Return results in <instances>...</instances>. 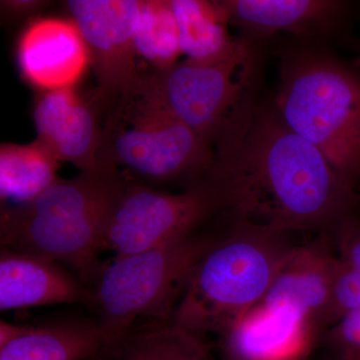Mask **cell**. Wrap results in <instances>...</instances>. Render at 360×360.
<instances>
[{"mask_svg":"<svg viewBox=\"0 0 360 360\" xmlns=\"http://www.w3.org/2000/svg\"><path fill=\"white\" fill-rule=\"evenodd\" d=\"M225 360H229V359H225Z\"/></svg>","mask_w":360,"mask_h":360,"instance_id":"cb8c5ba5","label":"cell"},{"mask_svg":"<svg viewBox=\"0 0 360 360\" xmlns=\"http://www.w3.org/2000/svg\"><path fill=\"white\" fill-rule=\"evenodd\" d=\"M137 58L162 71L179 63V26L170 0H142L141 18L134 37Z\"/></svg>","mask_w":360,"mask_h":360,"instance_id":"44dd1931","label":"cell"},{"mask_svg":"<svg viewBox=\"0 0 360 360\" xmlns=\"http://www.w3.org/2000/svg\"><path fill=\"white\" fill-rule=\"evenodd\" d=\"M329 231L335 245L336 269L324 333L360 305V219L347 215Z\"/></svg>","mask_w":360,"mask_h":360,"instance_id":"ffe728a7","label":"cell"},{"mask_svg":"<svg viewBox=\"0 0 360 360\" xmlns=\"http://www.w3.org/2000/svg\"><path fill=\"white\" fill-rule=\"evenodd\" d=\"M220 210L219 194L206 179L169 193L125 175L106 220L103 250L124 257L176 243Z\"/></svg>","mask_w":360,"mask_h":360,"instance_id":"ba28073f","label":"cell"},{"mask_svg":"<svg viewBox=\"0 0 360 360\" xmlns=\"http://www.w3.org/2000/svg\"><path fill=\"white\" fill-rule=\"evenodd\" d=\"M217 236L194 233L176 243L115 257L90 288L104 345L141 322L172 321L194 269Z\"/></svg>","mask_w":360,"mask_h":360,"instance_id":"8992f818","label":"cell"},{"mask_svg":"<svg viewBox=\"0 0 360 360\" xmlns=\"http://www.w3.org/2000/svg\"><path fill=\"white\" fill-rule=\"evenodd\" d=\"M335 360H360V305L324 333Z\"/></svg>","mask_w":360,"mask_h":360,"instance_id":"7402d4cb","label":"cell"},{"mask_svg":"<svg viewBox=\"0 0 360 360\" xmlns=\"http://www.w3.org/2000/svg\"><path fill=\"white\" fill-rule=\"evenodd\" d=\"M18 63L26 82L41 94L75 89L91 68L89 47L71 18L30 22L18 40Z\"/></svg>","mask_w":360,"mask_h":360,"instance_id":"8fae6325","label":"cell"},{"mask_svg":"<svg viewBox=\"0 0 360 360\" xmlns=\"http://www.w3.org/2000/svg\"><path fill=\"white\" fill-rule=\"evenodd\" d=\"M212 144L137 89L104 108L99 167L141 184L203 181L214 163Z\"/></svg>","mask_w":360,"mask_h":360,"instance_id":"277c9868","label":"cell"},{"mask_svg":"<svg viewBox=\"0 0 360 360\" xmlns=\"http://www.w3.org/2000/svg\"><path fill=\"white\" fill-rule=\"evenodd\" d=\"M124 179L101 167L59 179L26 205L2 207L1 248L58 262L91 288L103 265L106 220Z\"/></svg>","mask_w":360,"mask_h":360,"instance_id":"7a4b0ae2","label":"cell"},{"mask_svg":"<svg viewBox=\"0 0 360 360\" xmlns=\"http://www.w3.org/2000/svg\"><path fill=\"white\" fill-rule=\"evenodd\" d=\"M229 22L250 32L311 34L328 28L341 11L328 0H224L219 1Z\"/></svg>","mask_w":360,"mask_h":360,"instance_id":"2e32d148","label":"cell"},{"mask_svg":"<svg viewBox=\"0 0 360 360\" xmlns=\"http://www.w3.org/2000/svg\"><path fill=\"white\" fill-rule=\"evenodd\" d=\"M276 111L352 186L360 175V77L338 61L304 52L281 70Z\"/></svg>","mask_w":360,"mask_h":360,"instance_id":"5b68a950","label":"cell"},{"mask_svg":"<svg viewBox=\"0 0 360 360\" xmlns=\"http://www.w3.org/2000/svg\"><path fill=\"white\" fill-rule=\"evenodd\" d=\"M47 4L39 0H6L1 1V11L8 20H18L41 11Z\"/></svg>","mask_w":360,"mask_h":360,"instance_id":"603a6c76","label":"cell"},{"mask_svg":"<svg viewBox=\"0 0 360 360\" xmlns=\"http://www.w3.org/2000/svg\"><path fill=\"white\" fill-rule=\"evenodd\" d=\"M59 161L37 139L32 143L0 146L2 207L30 202L58 181Z\"/></svg>","mask_w":360,"mask_h":360,"instance_id":"d6986e66","label":"cell"},{"mask_svg":"<svg viewBox=\"0 0 360 360\" xmlns=\"http://www.w3.org/2000/svg\"><path fill=\"white\" fill-rule=\"evenodd\" d=\"M170 4L186 61L210 65L227 58L234 51L239 40L229 37V20L219 1L170 0Z\"/></svg>","mask_w":360,"mask_h":360,"instance_id":"ac0fdd59","label":"cell"},{"mask_svg":"<svg viewBox=\"0 0 360 360\" xmlns=\"http://www.w3.org/2000/svg\"><path fill=\"white\" fill-rule=\"evenodd\" d=\"M89 286L71 270L46 258L1 248L0 310L56 304L89 305Z\"/></svg>","mask_w":360,"mask_h":360,"instance_id":"5bb4252c","label":"cell"},{"mask_svg":"<svg viewBox=\"0 0 360 360\" xmlns=\"http://www.w3.org/2000/svg\"><path fill=\"white\" fill-rule=\"evenodd\" d=\"M319 331L288 307L258 303L220 335L225 359L304 360Z\"/></svg>","mask_w":360,"mask_h":360,"instance_id":"4fadbf2b","label":"cell"},{"mask_svg":"<svg viewBox=\"0 0 360 360\" xmlns=\"http://www.w3.org/2000/svg\"><path fill=\"white\" fill-rule=\"evenodd\" d=\"M286 234L233 224L194 269L172 321L221 335L262 302L293 245Z\"/></svg>","mask_w":360,"mask_h":360,"instance_id":"3957f363","label":"cell"},{"mask_svg":"<svg viewBox=\"0 0 360 360\" xmlns=\"http://www.w3.org/2000/svg\"><path fill=\"white\" fill-rule=\"evenodd\" d=\"M336 269L330 231L307 245L293 246L260 303L290 307L309 321L319 335L333 295Z\"/></svg>","mask_w":360,"mask_h":360,"instance_id":"7c38bea8","label":"cell"},{"mask_svg":"<svg viewBox=\"0 0 360 360\" xmlns=\"http://www.w3.org/2000/svg\"><path fill=\"white\" fill-rule=\"evenodd\" d=\"M94 360H213L202 333L172 321L136 324L104 345Z\"/></svg>","mask_w":360,"mask_h":360,"instance_id":"e0dca14e","label":"cell"},{"mask_svg":"<svg viewBox=\"0 0 360 360\" xmlns=\"http://www.w3.org/2000/svg\"><path fill=\"white\" fill-rule=\"evenodd\" d=\"M103 345L94 319L70 317L21 324L15 338L0 345V360H94Z\"/></svg>","mask_w":360,"mask_h":360,"instance_id":"9a60e30c","label":"cell"},{"mask_svg":"<svg viewBox=\"0 0 360 360\" xmlns=\"http://www.w3.org/2000/svg\"><path fill=\"white\" fill-rule=\"evenodd\" d=\"M255 70L252 51L238 41L219 63L184 60L168 70L142 72L139 89L213 146L252 108Z\"/></svg>","mask_w":360,"mask_h":360,"instance_id":"52a82bcc","label":"cell"},{"mask_svg":"<svg viewBox=\"0 0 360 360\" xmlns=\"http://www.w3.org/2000/svg\"><path fill=\"white\" fill-rule=\"evenodd\" d=\"M65 6L89 47L94 89L104 105L139 89L134 37L142 0H70Z\"/></svg>","mask_w":360,"mask_h":360,"instance_id":"9c48e42d","label":"cell"},{"mask_svg":"<svg viewBox=\"0 0 360 360\" xmlns=\"http://www.w3.org/2000/svg\"><path fill=\"white\" fill-rule=\"evenodd\" d=\"M215 146L205 179L234 224L290 236L329 231L347 217L354 186L276 110L251 108Z\"/></svg>","mask_w":360,"mask_h":360,"instance_id":"6da1fadb","label":"cell"},{"mask_svg":"<svg viewBox=\"0 0 360 360\" xmlns=\"http://www.w3.org/2000/svg\"><path fill=\"white\" fill-rule=\"evenodd\" d=\"M103 112L96 89L40 94L33 110L37 139L59 162H70L80 172L98 169Z\"/></svg>","mask_w":360,"mask_h":360,"instance_id":"30bf717a","label":"cell"}]
</instances>
